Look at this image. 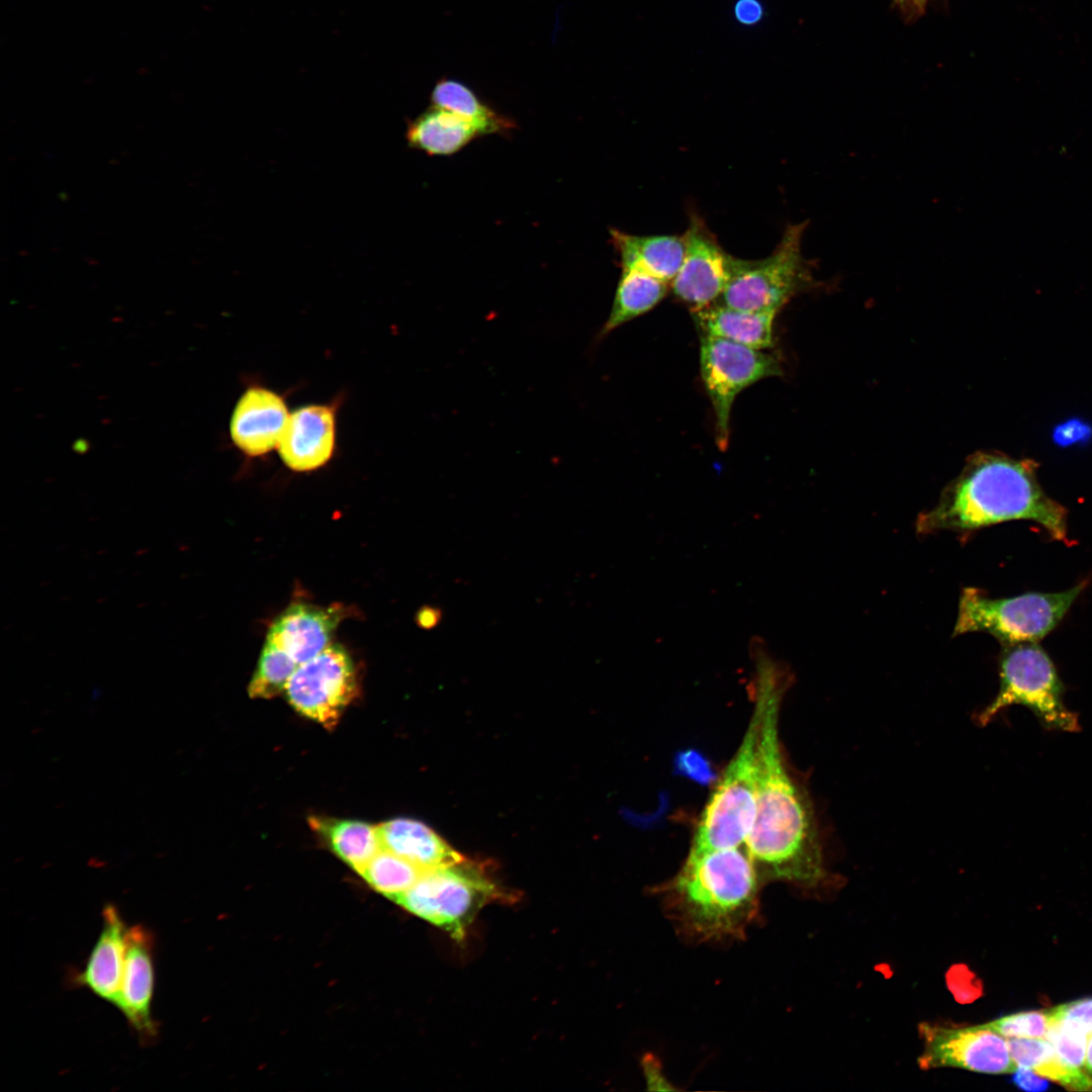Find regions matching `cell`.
<instances>
[{
	"instance_id": "obj_1",
	"label": "cell",
	"mask_w": 1092,
	"mask_h": 1092,
	"mask_svg": "<svg viewBox=\"0 0 1092 1092\" xmlns=\"http://www.w3.org/2000/svg\"><path fill=\"white\" fill-rule=\"evenodd\" d=\"M760 710L755 815L745 840L759 877L814 887L825 877L811 803L791 776L779 741V710L788 672L768 651L752 656Z\"/></svg>"
},
{
	"instance_id": "obj_2",
	"label": "cell",
	"mask_w": 1092,
	"mask_h": 1092,
	"mask_svg": "<svg viewBox=\"0 0 1092 1092\" xmlns=\"http://www.w3.org/2000/svg\"><path fill=\"white\" fill-rule=\"evenodd\" d=\"M1035 464L1004 456L978 459L943 493L932 510L919 516L916 530L968 533L1011 520L1039 524L1057 541H1069L1067 510L1041 488Z\"/></svg>"
},
{
	"instance_id": "obj_3",
	"label": "cell",
	"mask_w": 1092,
	"mask_h": 1092,
	"mask_svg": "<svg viewBox=\"0 0 1092 1092\" xmlns=\"http://www.w3.org/2000/svg\"><path fill=\"white\" fill-rule=\"evenodd\" d=\"M759 879L745 845L688 855L662 890L664 908L689 938H741L758 910Z\"/></svg>"
},
{
	"instance_id": "obj_4",
	"label": "cell",
	"mask_w": 1092,
	"mask_h": 1092,
	"mask_svg": "<svg viewBox=\"0 0 1092 1092\" xmlns=\"http://www.w3.org/2000/svg\"><path fill=\"white\" fill-rule=\"evenodd\" d=\"M486 864L463 860L423 872L394 901L408 912L441 927L461 940L478 912L487 904L509 900Z\"/></svg>"
},
{
	"instance_id": "obj_5",
	"label": "cell",
	"mask_w": 1092,
	"mask_h": 1092,
	"mask_svg": "<svg viewBox=\"0 0 1092 1092\" xmlns=\"http://www.w3.org/2000/svg\"><path fill=\"white\" fill-rule=\"evenodd\" d=\"M759 731L755 704L742 742L698 821L689 855L744 845L755 815Z\"/></svg>"
},
{
	"instance_id": "obj_6",
	"label": "cell",
	"mask_w": 1092,
	"mask_h": 1092,
	"mask_svg": "<svg viewBox=\"0 0 1092 1092\" xmlns=\"http://www.w3.org/2000/svg\"><path fill=\"white\" fill-rule=\"evenodd\" d=\"M1000 687L995 699L977 717L985 726L1001 710L1022 705L1048 730L1078 732L1080 723L1063 700V685L1055 664L1037 642L1004 647L999 660Z\"/></svg>"
},
{
	"instance_id": "obj_7",
	"label": "cell",
	"mask_w": 1092,
	"mask_h": 1092,
	"mask_svg": "<svg viewBox=\"0 0 1092 1092\" xmlns=\"http://www.w3.org/2000/svg\"><path fill=\"white\" fill-rule=\"evenodd\" d=\"M1085 585L1081 582L1062 593H1028L1003 599H992L978 588L966 587L960 599L953 636L986 632L1004 646L1037 642L1061 622Z\"/></svg>"
},
{
	"instance_id": "obj_8",
	"label": "cell",
	"mask_w": 1092,
	"mask_h": 1092,
	"mask_svg": "<svg viewBox=\"0 0 1092 1092\" xmlns=\"http://www.w3.org/2000/svg\"><path fill=\"white\" fill-rule=\"evenodd\" d=\"M808 221L786 228L779 244L760 260L738 258L722 303L739 309L778 313L797 293L814 284L809 262L802 253Z\"/></svg>"
},
{
	"instance_id": "obj_9",
	"label": "cell",
	"mask_w": 1092,
	"mask_h": 1092,
	"mask_svg": "<svg viewBox=\"0 0 1092 1092\" xmlns=\"http://www.w3.org/2000/svg\"><path fill=\"white\" fill-rule=\"evenodd\" d=\"M700 367L715 415L716 442L725 450L736 396L761 379L781 375L782 368L777 358L763 350L711 336L701 337Z\"/></svg>"
},
{
	"instance_id": "obj_10",
	"label": "cell",
	"mask_w": 1092,
	"mask_h": 1092,
	"mask_svg": "<svg viewBox=\"0 0 1092 1092\" xmlns=\"http://www.w3.org/2000/svg\"><path fill=\"white\" fill-rule=\"evenodd\" d=\"M357 676L348 652L331 643L299 664L285 688L289 704L326 728H334L357 695Z\"/></svg>"
},
{
	"instance_id": "obj_11",
	"label": "cell",
	"mask_w": 1092,
	"mask_h": 1092,
	"mask_svg": "<svg viewBox=\"0 0 1092 1092\" xmlns=\"http://www.w3.org/2000/svg\"><path fill=\"white\" fill-rule=\"evenodd\" d=\"M922 1070L958 1068L984 1074H1008L1016 1069L1007 1038L986 1023L947 1026L922 1022L918 1026Z\"/></svg>"
},
{
	"instance_id": "obj_12",
	"label": "cell",
	"mask_w": 1092,
	"mask_h": 1092,
	"mask_svg": "<svg viewBox=\"0 0 1092 1092\" xmlns=\"http://www.w3.org/2000/svg\"><path fill=\"white\" fill-rule=\"evenodd\" d=\"M682 235L685 256L670 282L672 292L692 309L713 304L721 298L732 278L738 258L722 248L704 219L696 213L690 215Z\"/></svg>"
},
{
	"instance_id": "obj_13",
	"label": "cell",
	"mask_w": 1092,
	"mask_h": 1092,
	"mask_svg": "<svg viewBox=\"0 0 1092 1092\" xmlns=\"http://www.w3.org/2000/svg\"><path fill=\"white\" fill-rule=\"evenodd\" d=\"M338 406L339 401L309 403L290 412L276 449L287 468L306 472L331 461L337 447Z\"/></svg>"
},
{
	"instance_id": "obj_14",
	"label": "cell",
	"mask_w": 1092,
	"mask_h": 1092,
	"mask_svg": "<svg viewBox=\"0 0 1092 1092\" xmlns=\"http://www.w3.org/2000/svg\"><path fill=\"white\" fill-rule=\"evenodd\" d=\"M289 415L282 394L260 384L250 385L233 410L230 438L246 456H265L277 449Z\"/></svg>"
},
{
	"instance_id": "obj_15",
	"label": "cell",
	"mask_w": 1092,
	"mask_h": 1092,
	"mask_svg": "<svg viewBox=\"0 0 1092 1092\" xmlns=\"http://www.w3.org/2000/svg\"><path fill=\"white\" fill-rule=\"evenodd\" d=\"M125 940L124 970L117 1009L136 1032L140 1041L150 1043L158 1034V1026L152 1016L154 937L150 930L139 924L127 928Z\"/></svg>"
},
{
	"instance_id": "obj_16",
	"label": "cell",
	"mask_w": 1092,
	"mask_h": 1092,
	"mask_svg": "<svg viewBox=\"0 0 1092 1092\" xmlns=\"http://www.w3.org/2000/svg\"><path fill=\"white\" fill-rule=\"evenodd\" d=\"M127 927L118 909L107 904L102 911V929L85 967L74 977L77 986L87 988L117 1008L122 982Z\"/></svg>"
},
{
	"instance_id": "obj_17",
	"label": "cell",
	"mask_w": 1092,
	"mask_h": 1092,
	"mask_svg": "<svg viewBox=\"0 0 1092 1092\" xmlns=\"http://www.w3.org/2000/svg\"><path fill=\"white\" fill-rule=\"evenodd\" d=\"M340 615L333 609L291 606L272 624L266 641L281 648L299 665L331 644Z\"/></svg>"
},
{
	"instance_id": "obj_18",
	"label": "cell",
	"mask_w": 1092,
	"mask_h": 1092,
	"mask_svg": "<svg viewBox=\"0 0 1092 1092\" xmlns=\"http://www.w3.org/2000/svg\"><path fill=\"white\" fill-rule=\"evenodd\" d=\"M380 847L423 871L450 866L465 857L423 822L397 818L376 826Z\"/></svg>"
},
{
	"instance_id": "obj_19",
	"label": "cell",
	"mask_w": 1092,
	"mask_h": 1092,
	"mask_svg": "<svg viewBox=\"0 0 1092 1092\" xmlns=\"http://www.w3.org/2000/svg\"><path fill=\"white\" fill-rule=\"evenodd\" d=\"M775 312L751 311L713 303L692 309V315L702 336L728 340L757 350L770 349L775 344Z\"/></svg>"
},
{
	"instance_id": "obj_20",
	"label": "cell",
	"mask_w": 1092,
	"mask_h": 1092,
	"mask_svg": "<svg viewBox=\"0 0 1092 1092\" xmlns=\"http://www.w3.org/2000/svg\"><path fill=\"white\" fill-rule=\"evenodd\" d=\"M621 268L644 271L666 283L677 274L685 256L682 236H636L610 229Z\"/></svg>"
},
{
	"instance_id": "obj_21",
	"label": "cell",
	"mask_w": 1092,
	"mask_h": 1092,
	"mask_svg": "<svg viewBox=\"0 0 1092 1092\" xmlns=\"http://www.w3.org/2000/svg\"><path fill=\"white\" fill-rule=\"evenodd\" d=\"M477 136L481 135L472 123L437 106L414 119L406 131L411 147L434 156L453 155Z\"/></svg>"
},
{
	"instance_id": "obj_22",
	"label": "cell",
	"mask_w": 1092,
	"mask_h": 1092,
	"mask_svg": "<svg viewBox=\"0 0 1092 1092\" xmlns=\"http://www.w3.org/2000/svg\"><path fill=\"white\" fill-rule=\"evenodd\" d=\"M621 269L611 311L600 332L601 337L651 310L668 292V283L644 271Z\"/></svg>"
},
{
	"instance_id": "obj_23",
	"label": "cell",
	"mask_w": 1092,
	"mask_h": 1092,
	"mask_svg": "<svg viewBox=\"0 0 1092 1092\" xmlns=\"http://www.w3.org/2000/svg\"><path fill=\"white\" fill-rule=\"evenodd\" d=\"M309 825L358 873L381 849L376 827L365 822L312 817Z\"/></svg>"
},
{
	"instance_id": "obj_24",
	"label": "cell",
	"mask_w": 1092,
	"mask_h": 1092,
	"mask_svg": "<svg viewBox=\"0 0 1092 1092\" xmlns=\"http://www.w3.org/2000/svg\"><path fill=\"white\" fill-rule=\"evenodd\" d=\"M433 106L447 109L468 120L484 134H507L516 127L509 117L484 104L467 86L455 80H442L435 86Z\"/></svg>"
},
{
	"instance_id": "obj_25",
	"label": "cell",
	"mask_w": 1092,
	"mask_h": 1092,
	"mask_svg": "<svg viewBox=\"0 0 1092 1092\" xmlns=\"http://www.w3.org/2000/svg\"><path fill=\"white\" fill-rule=\"evenodd\" d=\"M423 870L385 849H380L359 873L376 891L395 900L421 877Z\"/></svg>"
},
{
	"instance_id": "obj_26",
	"label": "cell",
	"mask_w": 1092,
	"mask_h": 1092,
	"mask_svg": "<svg viewBox=\"0 0 1092 1092\" xmlns=\"http://www.w3.org/2000/svg\"><path fill=\"white\" fill-rule=\"evenodd\" d=\"M298 664L281 648L265 641L248 687L251 698L270 699L285 691Z\"/></svg>"
},
{
	"instance_id": "obj_27",
	"label": "cell",
	"mask_w": 1092,
	"mask_h": 1092,
	"mask_svg": "<svg viewBox=\"0 0 1092 1092\" xmlns=\"http://www.w3.org/2000/svg\"><path fill=\"white\" fill-rule=\"evenodd\" d=\"M1088 1036L1089 1034L1080 1026L1066 1019H1051L1044 1036L1055 1048L1064 1066L1077 1079L1080 1090L1092 1089V1084L1085 1073Z\"/></svg>"
},
{
	"instance_id": "obj_28",
	"label": "cell",
	"mask_w": 1092,
	"mask_h": 1092,
	"mask_svg": "<svg viewBox=\"0 0 1092 1092\" xmlns=\"http://www.w3.org/2000/svg\"><path fill=\"white\" fill-rule=\"evenodd\" d=\"M1010 1055L1017 1067L1033 1070L1038 1075L1058 1083L1065 1080L1067 1070L1055 1048L1045 1037H1008Z\"/></svg>"
},
{
	"instance_id": "obj_29",
	"label": "cell",
	"mask_w": 1092,
	"mask_h": 1092,
	"mask_svg": "<svg viewBox=\"0 0 1092 1092\" xmlns=\"http://www.w3.org/2000/svg\"><path fill=\"white\" fill-rule=\"evenodd\" d=\"M1051 1022L1050 1010L1021 1011L986 1023L1005 1037H1044Z\"/></svg>"
},
{
	"instance_id": "obj_30",
	"label": "cell",
	"mask_w": 1092,
	"mask_h": 1092,
	"mask_svg": "<svg viewBox=\"0 0 1092 1092\" xmlns=\"http://www.w3.org/2000/svg\"><path fill=\"white\" fill-rule=\"evenodd\" d=\"M1051 1019H1066L1076 1023L1088 1034L1092 1032V997L1078 999L1050 1009Z\"/></svg>"
},
{
	"instance_id": "obj_31",
	"label": "cell",
	"mask_w": 1092,
	"mask_h": 1092,
	"mask_svg": "<svg viewBox=\"0 0 1092 1092\" xmlns=\"http://www.w3.org/2000/svg\"><path fill=\"white\" fill-rule=\"evenodd\" d=\"M675 768L679 774L702 784L708 783L714 776L708 760L695 750L679 752L675 759Z\"/></svg>"
},
{
	"instance_id": "obj_32",
	"label": "cell",
	"mask_w": 1092,
	"mask_h": 1092,
	"mask_svg": "<svg viewBox=\"0 0 1092 1092\" xmlns=\"http://www.w3.org/2000/svg\"><path fill=\"white\" fill-rule=\"evenodd\" d=\"M1011 1082L1020 1090L1031 1092L1044 1091L1050 1087L1045 1077H1040L1033 1070L1025 1067H1016Z\"/></svg>"
},
{
	"instance_id": "obj_33",
	"label": "cell",
	"mask_w": 1092,
	"mask_h": 1092,
	"mask_svg": "<svg viewBox=\"0 0 1092 1092\" xmlns=\"http://www.w3.org/2000/svg\"><path fill=\"white\" fill-rule=\"evenodd\" d=\"M734 12L739 22L751 25L761 19L762 7L758 0H738Z\"/></svg>"
},
{
	"instance_id": "obj_34",
	"label": "cell",
	"mask_w": 1092,
	"mask_h": 1092,
	"mask_svg": "<svg viewBox=\"0 0 1092 1092\" xmlns=\"http://www.w3.org/2000/svg\"><path fill=\"white\" fill-rule=\"evenodd\" d=\"M1088 429L1080 422H1068L1058 428L1055 436L1059 443L1069 444L1083 439Z\"/></svg>"
},
{
	"instance_id": "obj_35",
	"label": "cell",
	"mask_w": 1092,
	"mask_h": 1092,
	"mask_svg": "<svg viewBox=\"0 0 1092 1092\" xmlns=\"http://www.w3.org/2000/svg\"><path fill=\"white\" fill-rule=\"evenodd\" d=\"M440 618H441L440 611L438 609L429 607V608L423 609L419 613V615H418V623L421 625V627L430 629V628L435 627L439 623Z\"/></svg>"
},
{
	"instance_id": "obj_36",
	"label": "cell",
	"mask_w": 1092,
	"mask_h": 1092,
	"mask_svg": "<svg viewBox=\"0 0 1092 1092\" xmlns=\"http://www.w3.org/2000/svg\"><path fill=\"white\" fill-rule=\"evenodd\" d=\"M1085 1072L1089 1079L1092 1081V1032L1089 1034L1087 1040Z\"/></svg>"
}]
</instances>
